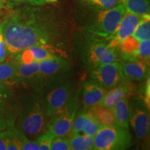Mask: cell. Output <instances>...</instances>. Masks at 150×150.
Segmentation results:
<instances>
[{
  "instance_id": "1",
  "label": "cell",
  "mask_w": 150,
  "mask_h": 150,
  "mask_svg": "<svg viewBox=\"0 0 150 150\" xmlns=\"http://www.w3.org/2000/svg\"><path fill=\"white\" fill-rule=\"evenodd\" d=\"M6 56H15L33 45L42 46L54 54L66 56V30L53 11L25 7L14 11L1 24Z\"/></svg>"
},
{
  "instance_id": "2",
  "label": "cell",
  "mask_w": 150,
  "mask_h": 150,
  "mask_svg": "<svg viewBox=\"0 0 150 150\" xmlns=\"http://www.w3.org/2000/svg\"><path fill=\"white\" fill-rule=\"evenodd\" d=\"M18 96V112L16 128L30 140H35L48 130L50 117L47 112L44 93L27 90Z\"/></svg>"
},
{
  "instance_id": "3",
  "label": "cell",
  "mask_w": 150,
  "mask_h": 150,
  "mask_svg": "<svg viewBox=\"0 0 150 150\" xmlns=\"http://www.w3.org/2000/svg\"><path fill=\"white\" fill-rule=\"evenodd\" d=\"M73 49L85 68L90 70L104 63L119 61L117 48H110L107 40L83 31L73 40Z\"/></svg>"
},
{
  "instance_id": "4",
  "label": "cell",
  "mask_w": 150,
  "mask_h": 150,
  "mask_svg": "<svg viewBox=\"0 0 150 150\" xmlns=\"http://www.w3.org/2000/svg\"><path fill=\"white\" fill-rule=\"evenodd\" d=\"M88 14L81 22V29L97 37L108 40L115 32L118 24L126 12L120 4L109 10H97L89 7Z\"/></svg>"
},
{
  "instance_id": "5",
  "label": "cell",
  "mask_w": 150,
  "mask_h": 150,
  "mask_svg": "<svg viewBox=\"0 0 150 150\" xmlns=\"http://www.w3.org/2000/svg\"><path fill=\"white\" fill-rule=\"evenodd\" d=\"M132 138L129 128L115 125L102 126L94 136L95 150H122L131 145Z\"/></svg>"
},
{
  "instance_id": "6",
  "label": "cell",
  "mask_w": 150,
  "mask_h": 150,
  "mask_svg": "<svg viewBox=\"0 0 150 150\" xmlns=\"http://www.w3.org/2000/svg\"><path fill=\"white\" fill-rule=\"evenodd\" d=\"M39 70L44 92L67 81L71 72L70 63L59 56L40 61Z\"/></svg>"
},
{
  "instance_id": "7",
  "label": "cell",
  "mask_w": 150,
  "mask_h": 150,
  "mask_svg": "<svg viewBox=\"0 0 150 150\" xmlns=\"http://www.w3.org/2000/svg\"><path fill=\"white\" fill-rule=\"evenodd\" d=\"M78 107L79 99L75 93L64 108L50 117L48 131L55 137L70 136Z\"/></svg>"
},
{
  "instance_id": "8",
  "label": "cell",
  "mask_w": 150,
  "mask_h": 150,
  "mask_svg": "<svg viewBox=\"0 0 150 150\" xmlns=\"http://www.w3.org/2000/svg\"><path fill=\"white\" fill-rule=\"evenodd\" d=\"M18 98L13 87L0 83V131L16 126Z\"/></svg>"
},
{
  "instance_id": "9",
  "label": "cell",
  "mask_w": 150,
  "mask_h": 150,
  "mask_svg": "<svg viewBox=\"0 0 150 150\" xmlns=\"http://www.w3.org/2000/svg\"><path fill=\"white\" fill-rule=\"evenodd\" d=\"M91 77L106 90L111 89L127 79L119 61L107 63L91 70Z\"/></svg>"
},
{
  "instance_id": "10",
  "label": "cell",
  "mask_w": 150,
  "mask_h": 150,
  "mask_svg": "<svg viewBox=\"0 0 150 150\" xmlns=\"http://www.w3.org/2000/svg\"><path fill=\"white\" fill-rule=\"evenodd\" d=\"M147 105L142 99L137 98L130 104L129 121L138 139L147 138L149 130V120Z\"/></svg>"
},
{
  "instance_id": "11",
  "label": "cell",
  "mask_w": 150,
  "mask_h": 150,
  "mask_svg": "<svg viewBox=\"0 0 150 150\" xmlns=\"http://www.w3.org/2000/svg\"><path fill=\"white\" fill-rule=\"evenodd\" d=\"M47 92L44 99L47 112L50 117L64 108L75 94L72 88V84L69 81L56 86Z\"/></svg>"
},
{
  "instance_id": "12",
  "label": "cell",
  "mask_w": 150,
  "mask_h": 150,
  "mask_svg": "<svg viewBox=\"0 0 150 150\" xmlns=\"http://www.w3.org/2000/svg\"><path fill=\"white\" fill-rule=\"evenodd\" d=\"M18 86L26 90L45 93L41 81L39 62L33 61L28 64L18 63Z\"/></svg>"
},
{
  "instance_id": "13",
  "label": "cell",
  "mask_w": 150,
  "mask_h": 150,
  "mask_svg": "<svg viewBox=\"0 0 150 150\" xmlns=\"http://www.w3.org/2000/svg\"><path fill=\"white\" fill-rule=\"evenodd\" d=\"M142 16L126 11L118 24L115 32L108 39V45L110 48L116 49L127 37L132 35L141 20Z\"/></svg>"
},
{
  "instance_id": "14",
  "label": "cell",
  "mask_w": 150,
  "mask_h": 150,
  "mask_svg": "<svg viewBox=\"0 0 150 150\" xmlns=\"http://www.w3.org/2000/svg\"><path fill=\"white\" fill-rule=\"evenodd\" d=\"M109 90L107 93L106 92L99 103L102 106L109 108H112L116 103L124 97H131L136 93V86L131 82V81L127 79Z\"/></svg>"
},
{
  "instance_id": "15",
  "label": "cell",
  "mask_w": 150,
  "mask_h": 150,
  "mask_svg": "<svg viewBox=\"0 0 150 150\" xmlns=\"http://www.w3.org/2000/svg\"><path fill=\"white\" fill-rule=\"evenodd\" d=\"M121 68L125 77L127 80L141 81L149 77V65L135 60L122 59Z\"/></svg>"
},
{
  "instance_id": "16",
  "label": "cell",
  "mask_w": 150,
  "mask_h": 150,
  "mask_svg": "<svg viewBox=\"0 0 150 150\" xmlns=\"http://www.w3.org/2000/svg\"><path fill=\"white\" fill-rule=\"evenodd\" d=\"M106 92V89L94 80L85 82L82 90L83 110H88L95 105L99 104Z\"/></svg>"
},
{
  "instance_id": "17",
  "label": "cell",
  "mask_w": 150,
  "mask_h": 150,
  "mask_svg": "<svg viewBox=\"0 0 150 150\" xmlns=\"http://www.w3.org/2000/svg\"><path fill=\"white\" fill-rule=\"evenodd\" d=\"M18 63L16 61L0 63V83L13 87L18 86Z\"/></svg>"
},
{
  "instance_id": "18",
  "label": "cell",
  "mask_w": 150,
  "mask_h": 150,
  "mask_svg": "<svg viewBox=\"0 0 150 150\" xmlns=\"http://www.w3.org/2000/svg\"><path fill=\"white\" fill-rule=\"evenodd\" d=\"M129 97H124L116 103L111 109L115 119V125L129 128Z\"/></svg>"
},
{
  "instance_id": "19",
  "label": "cell",
  "mask_w": 150,
  "mask_h": 150,
  "mask_svg": "<svg viewBox=\"0 0 150 150\" xmlns=\"http://www.w3.org/2000/svg\"><path fill=\"white\" fill-rule=\"evenodd\" d=\"M88 110L102 126H112L115 125V116L111 108L97 104Z\"/></svg>"
},
{
  "instance_id": "20",
  "label": "cell",
  "mask_w": 150,
  "mask_h": 150,
  "mask_svg": "<svg viewBox=\"0 0 150 150\" xmlns=\"http://www.w3.org/2000/svg\"><path fill=\"white\" fill-rule=\"evenodd\" d=\"M139 41L133 35L127 37L117 47L121 59L135 60V56L139 47Z\"/></svg>"
},
{
  "instance_id": "21",
  "label": "cell",
  "mask_w": 150,
  "mask_h": 150,
  "mask_svg": "<svg viewBox=\"0 0 150 150\" xmlns=\"http://www.w3.org/2000/svg\"><path fill=\"white\" fill-rule=\"evenodd\" d=\"M94 136L88 134H76L70 135L69 138L70 149L89 150L93 148Z\"/></svg>"
},
{
  "instance_id": "22",
  "label": "cell",
  "mask_w": 150,
  "mask_h": 150,
  "mask_svg": "<svg viewBox=\"0 0 150 150\" xmlns=\"http://www.w3.org/2000/svg\"><path fill=\"white\" fill-rule=\"evenodd\" d=\"M126 11L143 16L149 14V0H120Z\"/></svg>"
},
{
  "instance_id": "23",
  "label": "cell",
  "mask_w": 150,
  "mask_h": 150,
  "mask_svg": "<svg viewBox=\"0 0 150 150\" xmlns=\"http://www.w3.org/2000/svg\"><path fill=\"white\" fill-rule=\"evenodd\" d=\"M7 138H8V150H20L22 149L24 139L27 138L21 131L17 129L16 127H11L6 129Z\"/></svg>"
},
{
  "instance_id": "24",
  "label": "cell",
  "mask_w": 150,
  "mask_h": 150,
  "mask_svg": "<svg viewBox=\"0 0 150 150\" xmlns=\"http://www.w3.org/2000/svg\"><path fill=\"white\" fill-rule=\"evenodd\" d=\"M132 35L139 42L150 39V16L143 15L135 29Z\"/></svg>"
},
{
  "instance_id": "25",
  "label": "cell",
  "mask_w": 150,
  "mask_h": 150,
  "mask_svg": "<svg viewBox=\"0 0 150 150\" xmlns=\"http://www.w3.org/2000/svg\"><path fill=\"white\" fill-rule=\"evenodd\" d=\"M29 49L33 54V59H34L35 61L40 62L41 61L54 59L59 57L58 56L52 53L48 49L42 46L33 45L30 47Z\"/></svg>"
},
{
  "instance_id": "26",
  "label": "cell",
  "mask_w": 150,
  "mask_h": 150,
  "mask_svg": "<svg viewBox=\"0 0 150 150\" xmlns=\"http://www.w3.org/2000/svg\"><path fill=\"white\" fill-rule=\"evenodd\" d=\"M150 41L149 40L140 41L138 52L135 56V61L149 65L150 60Z\"/></svg>"
},
{
  "instance_id": "27",
  "label": "cell",
  "mask_w": 150,
  "mask_h": 150,
  "mask_svg": "<svg viewBox=\"0 0 150 150\" xmlns=\"http://www.w3.org/2000/svg\"><path fill=\"white\" fill-rule=\"evenodd\" d=\"M86 3L89 7L102 11L109 10L121 4L120 0H88Z\"/></svg>"
},
{
  "instance_id": "28",
  "label": "cell",
  "mask_w": 150,
  "mask_h": 150,
  "mask_svg": "<svg viewBox=\"0 0 150 150\" xmlns=\"http://www.w3.org/2000/svg\"><path fill=\"white\" fill-rule=\"evenodd\" d=\"M102 127V125L95 120V118L89 112L88 117L85 124H84L82 132L85 134L89 135V136H94L97 132V131Z\"/></svg>"
},
{
  "instance_id": "29",
  "label": "cell",
  "mask_w": 150,
  "mask_h": 150,
  "mask_svg": "<svg viewBox=\"0 0 150 150\" xmlns=\"http://www.w3.org/2000/svg\"><path fill=\"white\" fill-rule=\"evenodd\" d=\"M54 138L55 136L47 130L40 135L35 141L40 147V150H50L51 149V145Z\"/></svg>"
},
{
  "instance_id": "30",
  "label": "cell",
  "mask_w": 150,
  "mask_h": 150,
  "mask_svg": "<svg viewBox=\"0 0 150 150\" xmlns=\"http://www.w3.org/2000/svg\"><path fill=\"white\" fill-rule=\"evenodd\" d=\"M52 150H69L70 149L69 138L67 137H55L51 145Z\"/></svg>"
},
{
  "instance_id": "31",
  "label": "cell",
  "mask_w": 150,
  "mask_h": 150,
  "mask_svg": "<svg viewBox=\"0 0 150 150\" xmlns=\"http://www.w3.org/2000/svg\"><path fill=\"white\" fill-rule=\"evenodd\" d=\"M15 61L22 64H28L34 61L33 54L29 48L26 49L14 57Z\"/></svg>"
},
{
  "instance_id": "32",
  "label": "cell",
  "mask_w": 150,
  "mask_h": 150,
  "mask_svg": "<svg viewBox=\"0 0 150 150\" xmlns=\"http://www.w3.org/2000/svg\"><path fill=\"white\" fill-rule=\"evenodd\" d=\"M142 93H143V100L147 105V108H149L150 103V85H149V78L148 77L146 79V82L144 86L143 89H142Z\"/></svg>"
},
{
  "instance_id": "33",
  "label": "cell",
  "mask_w": 150,
  "mask_h": 150,
  "mask_svg": "<svg viewBox=\"0 0 150 150\" xmlns=\"http://www.w3.org/2000/svg\"><path fill=\"white\" fill-rule=\"evenodd\" d=\"M22 149L24 150H40L38 145L35 140H30L29 138H26L24 139L23 145H22Z\"/></svg>"
},
{
  "instance_id": "34",
  "label": "cell",
  "mask_w": 150,
  "mask_h": 150,
  "mask_svg": "<svg viewBox=\"0 0 150 150\" xmlns=\"http://www.w3.org/2000/svg\"><path fill=\"white\" fill-rule=\"evenodd\" d=\"M14 3H25L34 6H42L45 5L44 0H11Z\"/></svg>"
},
{
  "instance_id": "35",
  "label": "cell",
  "mask_w": 150,
  "mask_h": 150,
  "mask_svg": "<svg viewBox=\"0 0 150 150\" xmlns=\"http://www.w3.org/2000/svg\"><path fill=\"white\" fill-rule=\"evenodd\" d=\"M6 56V50L4 38L0 40V63L4 61Z\"/></svg>"
},
{
  "instance_id": "36",
  "label": "cell",
  "mask_w": 150,
  "mask_h": 150,
  "mask_svg": "<svg viewBox=\"0 0 150 150\" xmlns=\"http://www.w3.org/2000/svg\"><path fill=\"white\" fill-rule=\"evenodd\" d=\"M4 2H5V0H0V10H1V8H3Z\"/></svg>"
},
{
  "instance_id": "37",
  "label": "cell",
  "mask_w": 150,
  "mask_h": 150,
  "mask_svg": "<svg viewBox=\"0 0 150 150\" xmlns=\"http://www.w3.org/2000/svg\"><path fill=\"white\" fill-rule=\"evenodd\" d=\"M45 1H47V2H51V3H53V2H57L58 0H44Z\"/></svg>"
},
{
  "instance_id": "38",
  "label": "cell",
  "mask_w": 150,
  "mask_h": 150,
  "mask_svg": "<svg viewBox=\"0 0 150 150\" xmlns=\"http://www.w3.org/2000/svg\"><path fill=\"white\" fill-rule=\"evenodd\" d=\"M5 1H6V0H5Z\"/></svg>"
}]
</instances>
